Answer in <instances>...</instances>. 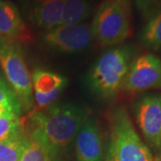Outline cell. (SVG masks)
I'll use <instances>...</instances> for the list:
<instances>
[{
  "label": "cell",
  "mask_w": 161,
  "mask_h": 161,
  "mask_svg": "<svg viewBox=\"0 0 161 161\" xmlns=\"http://www.w3.org/2000/svg\"><path fill=\"white\" fill-rule=\"evenodd\" d=\"M87 116L85 110L75 104H53L31 114L25 132L46 148L53 160L59 161Z\"/></svg>",
  "instance_id": "obj_1"
},
{
  "label": "cell",
  "mask_w": 161,
  "mask_h": 161,
  "mask_svg": "<svg viewBox=\"0 0 161 161\" xmlns=\"http://www.w3.org/2000/svg\"><path fill=\"white\" fill-rule=\"evenodd\" d=\"M131 46H118L101 55L89 74V85L100 98H112L121 90L132 63Z\"/></svg>",
  "instance_id": "obj_2"
},
{
  "label": "cell",
  "mask_w": 161,
  "mask_h": 161,
  "mask_svg": "<svg viewBox=\"0 0 161 161\" xmlns=\"http://www.w3.org/2000/svg\"><path fill=\"white\" fill-rule=\"evenodd\" d=\"M110 143L118 161H155L152 152L139 136L125 108L116 106L108 115Z\"/></svg>",
  "instance_id": "obj_3"
},
{
  "label": "cell",
  "mask_w": 161,
  "mask_h": 161,
  "mask_svg": "<svg viewBox=\"0 0 161 161\" xmlns=\"http://www.w3.org/2000/svg\"><path fill=\"white\" fill-rule=\"evenodd\" d=\"M93 39L103 47L123 43L131 34L129 6L118 0H104L92 24Z\"/></svg>",
  "instance_id": "obj_4"
},
{
  "label": "cell",
  "mask_w": 161,
  "mask_h": 161,
  "mask_svg": "<svg viewBox=\"0 0 161 161\" xmlns=\"http://www.w3.org/2000/svg\"><path fill=\"white\" fill-rule=\"evenodd\" d=\"M0 65L23 109H31L34 100L31 75L19 42L0 39Z\"/></svg>",
  "instance_id": "obj_5"
},
{
  "label": "cell",
  "mask_w": 161,
  "mask_h": 161,
  "mask_svg": "<svg viewBox=\"0 0 161 161\" xmlns=\"http://www.w3.org/2000/svg\"><path fill=\"white\" fill-rule=\"evenodd\" d=\"M136 123L150 151L161 158V95L144 94L133 105Z\"/></svg>",
  "instance_id": "obj_6"
},
{
  "label": "cell",
  "mask_w": 161,
  "mask_h": 161,
  "mask_svg": "<svg viewBox=\"0 0 161 161\" xmlns=\"http://www.w3.org/2000/svg\"><path fill=\"white\" fill-rule=\"evenodd\" d=\"M161 89V60L153 54H144L132 61L121 90L142 92Z\"/></svg>",
  "instance_id": "obj_7"
},
{
  "label": "cell",
  "mask_w": 161,
  "mask_h": 161,
  "mask_svg": "<svg viewBox=\"0 0 161 161\" xmlns=\"http://www.w3.org/2000/svg\"><path fill=\"white\" fill-rule=\"evenodd\" d=\"M93 40L91 24L82 23L59 25L47 31L43 40L47 46L63 53H75L85 49Z\"/></svg>",
  "instance_id": "obj_8"
},
{
  "label": "cell",
  "mask_w": 161,
  "mask_h": 161,
  "mask_svg": "<svg viewBox=\"0 0 161 161\" xmlns=\"http://www.w3.org/2000/svg\"><path fill=\"white\" fill-rule=\"evenodd\" d=\"M31 80L33 98L39 110L53 105L67 85V79L63 75L42 69L35 70Z\"/></svg>",
  "instance_id": "obj_9"
},
{
  "label": "cell",
  "mask_w": 161,
  "mask_h": 161,
  "mask_svg": "<svg viewBox=\"0 0 161 161\" xmlns=\"http://www.w3.org/2000/svg\"><path fill=\"white\" fill-rule=\"evenodd\" d=\"M75 154L77 161H102V136L92 116H87L75 137Z\"/></svg>",
  "instance_id": "obj_10"
},
{
  "label": "cell",
  "mask_w": 161,
  "mask_h": 161,
  "mask_svg": "<svg viewBox=\"0 0 161 161\" xmlns=\"http://www.w3.org/2000/svg\"><path fill=\"white\" fill-rule=\"evenodd\" d=\"M30 37L17 7L9 1H0V39L20 43Z\"/></svg>",
  "instance_id": "obj_11"
},
{
  "label": "cell",
  "mask_w": 161,
  "mask_h": 161,
  "mask_svg": "<svg viewBox=\"0 0 161 161\" xmlns=\"http://www.w3.org/2000/svg\"><path fill=\"white\" fill-rule=\"evenodd\" d=\"M65 0H36L31 12L32 23L41 29H53L61 25Z\"/></svg>",
  "instance_id": "obj_12"
},
{
  "label": "cell",
  "mask_w": 161,
  "mask_h": 161,
  "mask_svg": "<svg viewBox=\"0 0 161 161\" xmlns=\"http://www.w3.org/2000/svg\"><path fill=\"white\" fill-rule=\"evenodd\" d=\"M92 12L91 0H65L61 24L73 25L82 23Z\"/></svg>",
  "instance_id": "obj_13"
},
{
  "label": "cell",
  "mask_w": 161,
  "mask_h": 161,
  "mask_svg": "<svg viewBox=\"0 0 161 161\" xmlns=\"http://www.w3.org/2000/svg\"><path fill=\"white\" fill-rule=\"evenodd\" d=\"M139 39L146 48L161 52V9L149 19L142 30Z\"/></svg>",
  "instance_id": "obj_14"
},
{
  "label": "cell",
  "mask_w": 161,
  "mask_h": 161,
  "mask_svg": "<svg viewBox=\"0 0 161 161\" xmlns=\"http://www.w3.org/2000/svg\"><path fill=\"white\" fill-rule=\"evenodd\" d=\"M26 143L23 128L6 141L0 142V161H18Z\"/></svg>",
  "instance_id": "obj_15"
},
{
  "label": "cell",
  "mask_w": 161,
  "mask_h": 161,
  "mask_svg": "<svg viewBox=\"0 0 161 161\" xmlns=\"http://www.w3.org/2000/svg\"><path fill=\"white\" fill-rule=\"evenodd\" d=\"M22 105L16 94L6 79L0 76V115L14 114L21 115Z\"/></svg>",
  "instance_id": "obj_16"
},
{
  "label": "cell",
  "mask_w": 161,
  "mask_h": 161,
  "mask_svg": "<svg viewBox=\"0 0 161 161\" xmlns=\"http://www.w3.org/2000/svg\"><path fill=\"white\" fill-rule=\"evenodd\" d=\"M26 134V143L18 161H54L46 148L37 140Z\"/></svg>",
  "instance_id": "obj_17"
},
{
  "label": "cell",
  "mask_w": 161,
  "mask_h": 161,
  "mask_svg": "<svg viewBox=\"0 0 161 161\" xmlns=\"http://www.w3.org/2000/svg\"><path fill=\"white\" fill-rule=\"evenodd\" d=\"M20 116L14 114L0 115V142L6 141L22 130Z\"/></svg>",
  "instance_id": "obj_18"
},
{
  "label": "cell",
  "mask_w": 161,
  "mask_h": 161,
  "mask_svg": "<svg viewBox=\"0 0 161 161\" xmlns=\"http://www.w3.org/2000/svg\"><path fill=\"white\" fill-rule=\"evenodd\" d=\"M105 161H118L117 160V158H116V155H115L114 147H113V145L111 143H109V146H108Z\"/></svg>",
  "instance_id": "obj_19"
},
{
  "label": "cell",
  "mask_w": 161,
  "mask_h": 161,
  "mask_svg": "<svg viewBox=\"0 0 161 161\" xmlns=\"http://www.w3.org/2000/svg\"><path fill=\"white\" fill-rule=\"evenodd\" d=\"M118 1H120V2L124 3V4H126V5H128V0H118Z\"/></svg>",
  "instance_id": "obj_20"
},
{
  "label": "cell",
  "mask_w": 161,
  "mask_h": 161,
  "mask_svg": "<svg viewBox=\"0 0 161 161\" xmlns=\"http://www.w3.org/2000/svg\"><path fill=\"white\" fill-rule=\"evenodd\" d=\"M141 1H142V2H143V3H145V2H147L148 0H141Z\"/></svg>",
  "instance_id": "obj_21"
},
{
  "label": "cell",
  "mask_w": 161,
  "mask_h": 161,
  "mask_svg": "<svg viewBox=\"0 0 161 161\" xmlns=\"http://www.w3.org/2000/svg\"><path fill=\"white\" fill-rule=\"evenodd\" d=\"M155 161H161V158H159V159H157V160H155Z\"/></svg>",
  "instance_id": "obj_22"
},
{
  "label": "cell",
  "mask_w": 161,
  "mask_h": 161,
  "mask_svg": "<svg viewBox=\"0 0 161 161\" xmlns=\"http://www.w3.org/2000/svg\"><path fill=\"white\" fill-rule=\"evenodd\" d=\"M0 1H3V0H0Z\"/></svg>",
  "instance_id": "obj_23"
}]
</instances>
